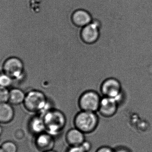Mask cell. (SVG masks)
Masks as SVG:
<instances>
[{
    "mask_svg": "<svg viewBox=\"0 0 152 152\" xmlns=\"http://www.w3.org/2000/svg\"><path fill=\"white\" fill-rule=\"evenodd\" d=\"M114 152H129L126 149L124 148H119L114 151Z\"/></svg>",
    "mask_w": 152,
    "mask_h": 152,
    "instance_id": "obj_21",
    "label": "cell"
},
{
    "mask_svg": "<svg viewBox=\"0 0 152 152\" xmlns=\"http://www.w3.org/2000/svg\"><path fill=\"white\" fill-rule=\"evenodd\" d=\"M96 152H114V150L109 146H102L98 148Z\"/></svg>",
    "mask_w": 152,
    "mask_h": 152,
    "instance_id": "obj_20",
    "label": "cell"
},
{
    "mask_svg": "<svg viewBox=\"0 0 152 152\" xmlns=\"http://www.w3.org/2000/svg\"><path fill=\"white\" fill-rule=\"evenodd\" d=\"M99 35V26L97 22L92 21L90 24L83 27L81 30V38L87 43H94L98 40Z\"/></svg>",
    "mask_w": 152,
    "mask_h": 152,
    "instance_id": "obj_8",
    "label": "cell"
},
{
    "mask_svg": "<svg viewBox=\"0 0 152 152\" xmlns=\"http://www.w3.org/2000/svg\"><path fill=\"white\" fill-rule=\"evenodd\" d=\"M23 104L27 111L40 113L41 116L52 109L45 95L38 90H32L26 94Z\"/></svg>",
    "mask_w": 152,
    "mask_h": 152,
    "instance_id": "obj_1",
    "label": "cell"
},
{
    "mask_svg": "<svg viewBox=\"0 0 152 152\" xmlns=\"http://www.w3.org/2000/svg\"><path fill=\"white\" fill-rule=\"evenodd\" d=\"M46 127V132L52 136L57 135L66 125V117L59 111L50 110L42 115Z\"/></svg>",
    "mask_w": 152,
    "mask_h": 152,
    "instance_id": "obj_2",
    "label": "cell"
},
{
    "mask_svg": "<svg viewBox=\"0 0 152 152\" xmlns=\"http://www.w3.org/2000/svg\"><path fill=\"white\" fill-rule=\"evenodd\" d=\"M101 92L104 97L113 98L118 103L122 97L121 86L118 80L110 78L104 81L101 86Z\"/></svg>",
    "mask_w": 152,
    "mask_h": 152,
    "instance_id": "obj_5",
    "label": "cell"
},
{
    "mask_svg": "<svg viewBox=\"0 0 152 152\" xmlns=\"http://www.w3.org/2000/svg\"><path fill=\"white\" fill-rule=\"evenodd\" d=\"M43 152H57L55 151H53V150H50V151H44Z\"/></svg>",
    "mask_w": 152,
    "mask_h": 152,
    "instance_id": "obj_22",
    "label": "cell"
},
{
    "mask_svg": "<svg viewBox=\"0 0 152 152\" xmlns=\"http://www.w3.org/2000/svg\"><path fill=\"white\" fill-rule=\"evenodd\" d=\"M118 104V103L115 99L104 96L101 99L98 112L105 117H113L117 112Z\"/></svg>",
    "mask_w": 152,
    "mask_h": 152,
    "instance_id": "obj_7",
    "label": "cell"
},
{
    "mask_svg": "<svg viewBox=\"0 0 152 152\" xmlns=\"http://www.w3.org/2000/svg\"><path fill=\"white\" fill-rule=\"evenodd\" d=\"M12 79L5 73L0 74V87L8 88L12 84Z\"/></svg>",
    "mask_w": 152,
    "mask_h": 152,
    "instance_id": "obj_16",
    "label": "cell"
},
{
    "mask_svg": "<svg viewBox=\"0 0 152 152\" xmlns=\"http://www.w3.org/2000/svg\"><path fill=\"white\" fill-rule=\"evenodd\" d=\"M29 131L33 134L37 136L46 132V127L43 118L41 116H34L28 122Z\"/></svg>",
    "mask_w": 152,
    "mask_h": 152,
    "instance_id": "obj_12",
    "label": "cell"
},
{
    "mask_svg": "<svg viewBox=\"0 0 152 152\" xmlns=\"http://www.w3.org/2000/svg\"><path fill=\"white\" fill-rule=\"evenodd\" d=\"M67 152H85L80 146H70Z\"/></svg>",
    "mask_w": 152,
    "mask_h": 152,
    "instance_id": "obj_19",
    "label": "cell"
},
{
    "mask_svg": "<svg viewBox=\"0 0 152 152\" xmlns=\"http://www.w3.org/2000/svg\"><path fill=\"white\" fill-rule=\"evenodd\" d=\"M97 93L88 91L83 93L78 101V105L81 111L96 112L98 111L101 101Z\"/></svg>",
    "mask_w": 152,
    "mask_h": 152,
    "instance_id": "obj_4",
    "label": "cell"
},
{
    "mask_svg": "<svg viewBox=\"0 0 152 152\" xmlns=\"http://www.w3.org/2000/svg\"><path fill=\"white\" fill-rule=\"evenodd\" d=\"M1 147L4 152H18L17 145L12 141H6L3 143Z\"/></svg>",
    "mask_w": 152,
    "mask_h": 152,
    "instance_id": "obj_15",
    "label": "cell"
},
{
    "mask_svg": "<svg viewBox=\"0 0 152 152\" xmlns=\"http://www.w3.org/2000/svg\"><path fill=\"white\" fill-rule=\"evenodd\" d=\"M66 138L70 146H80L85 141V134L75 127L68 131Z\"/></svg>",
    "mask_w": 152,
    "mask_h": 152,
    "instance_id": "obj_10",
    "label": "cell"
},
{
    "mask_svg": "<svg viewBox=\"0 0 152 152\" xmlns=\"http://www.w3.org/2000/svg\"><path fill=\"white\" fill-rule=\"evenodd\" d=\"M15 111L12 105L9 102L0 104V124L10 123L14 119Z\"/></svg>",
    "mask_w": 152,
    "mask_h": 152,
    "instance_id": "obj_11",
    "label": "cell"
},
{
    "mask_svg": "<svg viewBox=\"0 0 152 152\" xmlns=\"http://www.w3.org/2000/svg\"><path fill=\"white\" fill-rule=\"evenodd\" d=\"M35 144L37 148L42 152L52 150L54 146L53 137L46 132L42 133L36 136Z\"/></svg>",
    "mask_w": 152,
    "mask_h": 152,
    "instance_id": "obj_9",
    "label": "cell"
},
{
    "mask_svg": "<svg viewBox=\"0 0 152 152\" xmlns=\"http://www.w3.org/2000/svg\"><path fill=\"white\" fill-rule=\"evenodd\" d=\"M80 146L85 152H88L91 149V143L88 141H86V140Z\"/></svg>",
    "mask_w": 152,
    "mask_h": 152,
    "instance_id": "obj_18",
    "label": "cell"
},
{
    "mask_svg": "<svg viewBox=\"0 0 152 152\" xmlns=\"http://www.w3.org/2000/svg\"><path fill=\"white\" fill-rule=\"evenodd\" d=\"M0 152H4L2 149L1 147V146L0 147Z\"/></svg>",
    "mask_w": 152,
    "mask_h": 152,
    "instance_id": "obj_23",
    "label": "cell"
},
{
    "mask_svg": "<svg viewBox=\"0 0 152 152\" xmlns=\"http://www.w3.org/2000/svg\"><path fill=\"white\" fill-rule=\"evenodd\" d=\"M26 94L18 88H13L10 91L9 102L12 105H17L23 103Z\"/></svg>",
    "mask_w": 152,
    "mask_h": 152,
    "instance_id": "obj_14",
    "label": "cell"
},
{
    "mask_svg": "<svg viewBox=\"0 0 152 152\" xmlns=\"http://www.w3.org/2000/svg\"><path fill=\"white\" fill-rule=\"evenodd\" d=\"M10 91L6 87H0V104L9 102Z\"/></svg>",
    "mask_w": 152,
    "mask_h": 152,
    "instance_id": "obj_17",
    "label": "cell"
},
{
    "mask_svg": "<svg viewBox=\"0 0 152 152\" xmlns=\"http://www.w3.org/2000/svg\"><path fill=\"white\" fill-rule=\"evenodd\" d=\"M73 23L79 27L86 26L92 22L91 15L86 11L83 10H76L72 15Z\"/></svg>",
    "mask_w": 152,
    "mask_h": 152,
    "instance_id": "obj_13",
    "label": "cell"
},
{
    "mask_svg": "<svg viewBox=\"0 0 152 152\" xmlns=\"http://www.w3.org/2000/svg\"><path fill=\"white\" fill-rule=\"evenodd\" d=\"M99 119L96 112L81 111L75 117L74 125L85 134L94 132L98 126Z\"/></svg>",
    "mask_w": 152,
    "mask_h": 152,
    "instance_id": "obj_3",
    "label": "cell"
},
{
    "mask_svg": "<svg viewBox=\"0 0 152 152\" xmlns=\"http://www.w3.org/2000/svg\"><path fill=\"white\" fill-rule=\"evenodd\" d=\"M4 72L12 79H19L24 70L23 62L18 58L12 57L5 61L3 64Z\"/></svg>",
    "mask_w": 152,
    "mask_h": 152,
    "instance_id": "obj_6",
    "label": "cell"
}]
</instances>
